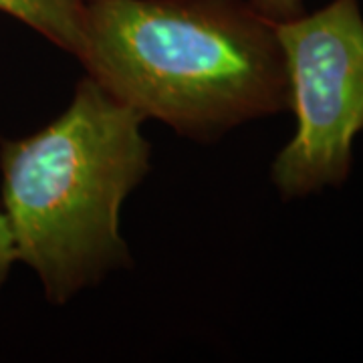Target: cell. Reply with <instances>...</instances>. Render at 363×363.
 Wrapping results in <instances>:
<instances>
[{"label":"cell","instance_id":"6da1fadb","mask_svg":"<svg viewBox=\"0 0 363 363\" xmlns=\"http://www.w3.org/2000/svg\"><path fill=\"white\" fill-rule=\"evenodd\" d=\"M75 59L143 121L192 142L291 109L277 23L250 0H87Z\"/></svg>","mask_w":363,"mask_h":363},{"label":"cell","instance_id":"7a4b0ae2","mask_svg":"<svg viewBox=\"0 0 363 363\" xmlns=\"http://www.w3.org/2000/svg\"><path fill=\"white\" fill-rule=\"evenodd\" d=\"M143 117L91 77L67 109L30 135L0 140L2 212L16 262L61 307L130 269L121 208L152 169Z\"/></svg>","mask_w":363,"mask_h":363},{"label":"cell","instance_id":"3957f363","mask_svg":"<svg viewBox=\"0 0 363 363\" xmlns=\"http://www.w3.org/2000/svg\"><path fill=\"white\" fill-rule=\"evenodd\" d=\"M295 131L279 150L271 182L281 200H303L350 180L363 133V13L359 0H331L277 23Z\"/></svg>","mask_w":363,"mask_h":363},{"label":"cell","instance_id":"277c9868","mask_svg":"<svg viewBox=\"0 0 363 363\" xmlns=\"http://www.w3.org/2000/svg\"><path fill=\"white\" fill-rule=\"evenodd\" d=\"M87 0H0V13L13 16L69 55H77Z\"/></svg>","mask_w":363,"mask_h":363},{"label":"cell","instance_id":"5b68a950","mask_svg":"<svg viewBox=\"0 0 363 363\" xmlns=\"http://www.w3.org/2000/svg\"><path fill=\"white\" fill-rule=\"evenodd\" d=\"M252 6L262 13L272 23H281L295 18L298 14L305 13V2L303 0H250Z\"/></svg>","mask_w":363,"mask_h":363},{"label":"cell","instance_id":"8992f818","mask_svg":"<svg viewBox=\"0 0 363 363\" xmlns=\"http://www.w3.org/2000/svg\"><path fill=\"white\" fill-rule=\"evenodd\" d=\"M14 262H16V252H14L13 234H11L4 212L0 210V291L6 285Z\"/></svg>","mask_w":363,"mask_h":363}]
</instances>
